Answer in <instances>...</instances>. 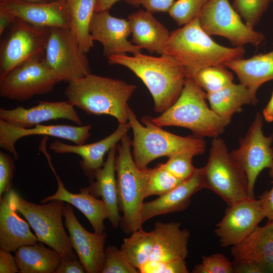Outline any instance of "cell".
Segmentation results:
<instances>
[{
  "label": "cell",
  "instance_id": "1",
  "mask_svg": "<svg viewBox=\"0 0 273 273\" xmlns=\"http://www.w3.org/2000/svg\"><path fill=\"white\" fill-rule=\"evenodd\" d=\"M107 59L110 64L124 66L142 80L153 97L157 113L161 114L174 104L187 78L183 67L167 54L159 57L142 53L132 56L121 54Z\"/></svg>",
  "mask_w": 273,
  "mask_h": 273
},
{
  "label": "cell",
  "instance_id": "2",
  "mask_svg": "<svg viewBox=\"0 0 273 273\" xmlns=\"http://www.w3.org/2000/svg\"><path fill=\"white\" fill-rule=\"evenodd\" d=\"M244 53L243 47L229 48L214 41L201 28L198 17L170 32L165 54L183 67L187 77L193 78L203 68L225 67L228 62L242 58Z\"/></svg>",
  "mask_w": 273,
  "mask_h": 273
},
{
  "label": "cell",
  "instance_id": "3",
  "mask_svg": "<svg viewBox=\"0 0 273 273\" xmlns=\"http://www.w3.org/2000/svg\"><path fill=\"white\" fill-rule=\"evenodd\" d=\"M68 101L90 115H108L119 123L128 122L127 102L136 86L122 80L89 73L68 82Z\"/></svg>",
  "mask_w": 273,
  "mask_h": 273
},
{
  "label": "cell",
  "instance_id": "4",
  "mask_svg": "<svg viewBox=\"0 0 273 273\" xmlns=\"http://www.w3.org/2000/svg\"><path fill=\"white\" fill-rule=\"evenodd\" d=\"M205 93L194 78L187 77L176 101L160 116L152 117L160 127L179 126L191 130L197 138L218 137L228 126L206 102Z\"/></svg>",
  "mask_w": 273,
  "mask_h": 273
},
{
  "label": "cell",
  "instance_id": "5",
  "mask_svg": "<svg viewBox=\"0 0 273 273\" xmlns=\"http://www.w3.org/2000/svg\"><path fill=\"white\" fill-rule=\"evenodd\" d=\"M128 121L133 133L131 141L132 156L141 169L147 168L151 161L160 157H170L184 152H193L199 155L205 150L206 144L203 138L193 135L182 136L164 130L154 123L149 116L142 117L144 125L129 107Z\"/></svg>",
  "mask_w": 273,
  "mask_h": 273
},
{
  "label": "cell",
  "instance_id": "6",
  "mask_svg": "<svg viewBox=\"0 0 273 273\" xmlns=\"http://www.w3.org/2000/svg\"><path fill=\"white\" fill-rule=\"evenodd\" d=\"M130 147L131 141L126 134L117 145L115 160L119 208L123 213L120 225L128 234L142 228V208L151 170L138 167Z\"/></svg>",
  "mask_w": 273,
  "mask_h": 273
},
{
  "label": "cell",
  "instance_id": "7",
  "mask_svg": "<svg viewBox=\"0 0 273 273\" xmlns=\"http://www.w3.org/2000/svg\"><path fill=\"white\" fill-rule=\"evenodd\" d=\"M15 207L34 230L38 242L47 245L64 258L77 259L62 221L64 202L53 200L40 205L29 202L11 189Z\"/></svg>",
  "mask_w": 273,
  "mask_h": 273
},
{
  "label": "cell",
  "instance_id": "8",
  "mask_svg": "<svg viewBox=\"0 0 273 273\" xmlns=\"http://www.w3.org/2000/svg\"><path fill=\"white\" fill-rule=\"evenodd\" d=\"M205 188L228 205L250 198L247 176L229 152L223 139H213L207 164L202 167Z\"/></svg>",
  "mask_w": 273,
  "mask_h": 273
},
{
  "label": "cell",
  "instance_id": "9",
  "mask_svg": "<svg viewBox=\"0 0 273 273\" xmlns=\"http://www.w3.org/2000/svg\"><path fill=\"white\" fill-rule=\"evenodd\" d=\"M62 80L46 62L44 54L33 57L0 78V96L25 101L36 95L52 92Z\"/></svg>",
  "mask_w": 273,
  "mask_h": 273
},
{
  "label": "cell",
  "instance_id": "10",
  "mask_svg": "<svg viewBox=\"0 0 273 273\" xmlns=\"http://www.w3.org/2000/svg\"><path fill=\"white\" fill-rule=\"evenodd\" d=\"M199 20L206 33L224 37L234 47H243L247 44L257 47L265 39L262 33L242 20L229 0H210L201 12Z\"/></svg>",
  "mask_w": 273,
  "mask_h": 273
},
{
  "label": "cell",
  "instance_id": "11",
  "mask_svg": "<svg viewBox=\"0 0 273 273\" xmlns=\"http://www.w3.org/2000/svg\"><path fill=\"white\" fill-rule=\"evenodd\" d=\"M85 54L70 28H50L44 59L62 81L69 82L90 73Z\"/></svg>",
  "mask_w": 273,
  "mask_h": 273
},
{
  "label": "cell",
  "instance_id": "12",
  "mask_svg": "<svg viewBox=\"0 0 273 273\" xmlns=\"http://www.w3.org/2000/svg\"><path fill=\"white\" fill-rule=\"evenodd\" d=\"M50 28L16 17L0 46V78L25 61L43 55Z\"/></svg>",
  "mask_w": 273,
  "mask_h": 273
},
{
  "label": "cell",
  "instance_id": "13",
  "mask_svg": "<svg viewBox=\"0 0 273 273\" xmlns=\"http://www.w3.org/2000/svg\"><path fill=\"white\" fill-rule=\"evenodd\" d=\"M263 115L258 112L239 147L230 153L245 172L248 180V195L255 198L254 186L261 171L269 168L273 161V134L267 136L263 132Z\"/></svg>",
  "mask_w": 273,
  "mask_h": 273
},
{
  "label": "cell",
  "instance_id": "14",
  "mask_svg": "<svg viewBox=\"0 0 273 273\" xmlns=\"http://www.w3.org/2000/svg\"><path fill=\"white\" fill-rule=\"evenodd\" d=\"M259 199L247 198L229 205L214 230L222 247L236 245L265 218Z\"/></svg>",
  "mask_w": 273,
  "mask_h": 273
},
{
  "label": "cell",
  "instance_id": "15",
  "mask_svg": "<svg viewBox=\"0 0 273 273\" xmlns=\"http://www.w3.org/2000/svg\"><path fill=\"white\" fill-rule=\"evenodd\" d=\"M65 225L67 229L71 245L82 263L85 272L101 273L105 260L104 245L107 234L90 233L77 219L71 205L67 203L63 211Z\"/></svg>",
  "mask_w": 273,
  "mask_h": 273
},
{
  "label": "cell",
  "instance_id": "16",
  "mask_svg": "<svg viewBox=\"0 0 273 273\" xmlns=\"http://www.w3.org/2000/svg\"><path fill=\"white\" fill-rule=\"evenodd\" d=\"M90 32L94 41L102 44L104 56L107 58L127 53L133 55L142 53V48L127 39L131 34L128 20L114 17L109 11L95 12Z\"/></svg>",
  "mask_w": 273,
  "mask_h": 273
},
{
  "label": "cell",
  "instance_id": "17",
  "mask_svg": "<svg viewBox=\"0 0 273 273\" xmlns=\"http://www.w3.org/2000/svg\"><path fill=\"white\" fill-rule=\"evenodd\" d=\"M0 10L39 27L70 28L71 25L69 0H59L48 3L6 0L0 3Z\"/></svg>",
  "mask_w": 273,
  "mask_h": 273
},
{
  "label": "cell",
  "instance_id": "18",
  "mask_svg": "<svg viewBox=\"0 0 273 273\" xmlns=\"http://www.w3.org/2000/svg\"><path fill=\"white\" fill-rule=\"evenodd\" d=\"M0 119L9 124L23 128H32L41 123L65 119L79 125L82 122L75 107L68 101H39L31 108L19 106L12 109H0Z\"/></svg>",
  "mask_w": 273,
  "mask_h": 273
},
{
  "label": "cell",
  "instance_id": "19",
  "mask_svg": "<svg viewBox=\"0 0 273 273\" xmlns=\"http://www.w3.org/2000/svg\"><path fill=\"white\" fill-rule=\"evenodd\" d=\"M92 126L68 125H43L38 124L32 128H23L9 124L0 119V147L18 158L15 143L20 139L32 135H42L68 140L76 145L84 144L90 135Z\"/></svg>",
  "mask_w": 273,
  "mask_h": 273
},
{
  "label": "cell",
  "instance_id": "20",
  "mask_svg": "<svg viewBox=\"0 0 273 273\" xmlns=\"http://www.w3.org/2000/svg\"><path fill=\"white\" fill-rule=\"evenodd\" d=\"M130 128L128 121L126 123H119L113 132L95 143L73 145L56 140L50 145L49 149L55 153H73L80 156L82 158L79 162L80 167L92 181L94 180L95 172L103 166L105 154L117 146Z\"/></svg>",
  "mask_w": 273,
  "mask_h": 273
},
{
  "label": "cell",
  "instance_id": "21",
  "mask_svg": "<svg viewBox=\"0 0 273 273\" xmlns=\"http://www.w3.org/2000/svg\"><path fill=\"white\" fill-rule=\"evenodd\" d=\"M204 188L202 167L195 168L191 176L178 186L154 200L144 202L141 213L142 224L154 216L186 209L192 196Z\"/></svg>",
  "mask_w": 273,
  "mask_h": 273
},
{
  "label": "cell",
  "instance_id": "22",
  "mask_svg": "<svg viewBox=\"0 0 273 273\" xmlns=\"http://www.w3.org/2000/svg\"><path fill=\"white\" fill-rule=\"evenodd\" d=\"M17 212L10 190L0 198V248L9 252L38 242L28 223Z\"/></svg>",
  "mask_w": 273,
  "mask_h": 273
},
{
  "label": "cell",
  "instance_id": "23",
  "mask_svg": "<svg viewBox=\"0 0 273 273\" xmlns=\"http://www.w3.org/2000/svg\"><path fill=\"white\" fill-rule=\"evenodd\" d=\"M127 20L133 44L151 54H165L170 32L152 13L139 10L130 14Z\"/></svg>",
  "mask_w": 273,
  "mask_h": 273
},
{
  "label": "cell",
  "instance_id": "24",
  "mask_svg": "<svg viewBox=\"0 0 273 273\" xmlns=\"http://www.w3.org/2000/svg\"><path fill=\"white\" fill-rule=\"evenodd\" d=\"M117 146L108 153L103 166L97 170L94 180L85 189L96 198L101 197L108 209V219L114 228L120 224L121 216L119 214L117 180L115 178V160Z\"/></svg>",
  "mask_w": 273,
  "mask_h": 273
},
{
  "label": "cell",
  "instance_id": "25",
  "mask_svg": "<svg viewBox=\"0 0 273 273\" xmlns=\"http://www.w3.org/2000/svg\"><path fill=\"white\" fill-rule=\"evenodd\" d=\"M180 225L179 222L174 221L155 223L154 245L149 260L166 262L185 260L190 232L181 229Z\"/></svg>",
  "mask_w": 273,
  "mask_h": 273
},
{
  "label": "cell",
  "instance_id": "26",
  "mask_svg": "<svg viewBox=\"0 0 273 273\" xmlns=\"http://www.w3.org/2000/svg\"><path fill=\"white\" fill-rule=\"evenodd\" d=\"M234 259L258 262L273 273V221L258 226L238 244L231 247Z\"/></svg>",
  "mask_w": 273,
  "mask_h": 273
},
{
  "label": "cell",
  "instance_id": "27",
  "mask_svg": "<svg viewBox=\"0 0 273 273\" xmlns=\"http://www.w3.org/2000/svg\"><path fill=\"white\" fill-rule=\"evenodd\" d=\"M54 173L58 183L57 190L53 195L41 200V202L44 204L51 200H60L69 203L85 215L95 233L103 232L105 229L104 220L108 219L109 215L104 201L92 196L85 188L80 189L78 194L69 192L56 172Z\"/></svg>",
  "mask_w": 273,
  "mask_h": 273
},
{
  "label": "cell",
  "instance_id": "28",
  "mask_svg": "<svg viewBox=\"0 0 273 273\" xmlns=\"http://www.w3.org/2000/svg\"><path fill=\"white\" fill-rule=\"evenodd\" d=\"M225 67L237 75L241 83L245 85L254 96L259 87L273 80V50L250 58H240L228 62Z\"/></svg>",
  "mask_w": 273,
  "mask_h": 273
},
{
  "label": "cell",
  "instance_id": "29",
  "mask_svg": "<svg viewBox=\"0 0 273 273\" xmlns=\"http://www.w3.org/2000/svg\"><path fill=\"white\" fill-rule=\"evenodd\" d=\"M210 108L228 125L233 115L239 112L244 105H255L256 97L243 84L233 82L220 89L205 93Z\"/></svg>",
  "mask_w": 273,
  "mask_h": 273
},
{
  "label": "cell",
  "instance_id": "30",
  "mask_svg": "<svg viewBox=\"0 0 273 273\" xmlns=\"http://www.w3.org/2000/svg\"><path fill=\"white\" fill-rule=\"evenodd\" d=\"M39 242L24 245L15 251V258L21 273H55L62 258L51 247Z\"/></svg>",
  "mask_w": 273,
  "mask_h": 273
},
{
  "label": "cell",
  "instance_id": "31",
  "mask_svg": "<svg viewBox=\"0 0 273 273\" xmlns=\"http://www.w3.org/2000/svg\"><path fill=\"white\" fill-rule=\"evenodd\" d=\"M72 31L81 50L87 53L94 47L90 32L91 21L95 12L97 0H69Z\"/></svg>",
  "mask_w": 273,
  "mask_h": 273
},
{
  "label": "cell",
  "instance_id": "32",
  "mask_svg": "<svg viewBox=\"0 0 273 273\" xmlns=\"http://www.w3.org/2000/svg\"><path fill=\"white\" fill-rule=\"evenodd\" d=\"M154 245V233L142 228L133 231L124 239L121 250L129 262L139 269L149 260Z\"/></svg>",
  "mask_w": 273,
  "mask_h": 273
},
{
  "label": "cell",
  "instance_id": "33",
  "mask_svg": "<svg viewBox=\"0 0 273 273\" xmlns=\"http://www.w3.org/2000/svg\"><path fill=\"white\" fill-rule=\"evenodd\" d=\"M193 78L206 93H209L233 82L234 77L225 67L212 66L200 69Z\"/></svg>",
  "mask_w": 273,
  "mask_h": 273
},
{
  "label": "cell",
  "instance_id": "34",
  "mask_svg": "<svg viewBox=\"0 0 273 273\" xmlns=\"http://www.w3.org/2000/svg\"><path fill=\"white\" fill-rule=\"evenodd\" d=\"M183 181L163 168L160 163L155 168H151L145 190V198L153 195H163Z\"/></svg>",
  "mask_w": 273,
  "mask_h": 273
},
{
  "label": "cell",
  "instance_id": "35",
  "mask_svg": "<svg viewBox=\"0 0 273 273\" xmlns=\"http://www.w3.org/2000/svg\"><path fill=\"white\" fill-rule=\"evenodd\" d=\"M210 0H177L168 13L176 24L185 25L198 17Z\"/></svg>",
  "mask_w": 273,
  "mask_h": 273
},
{
  "label": "cell",
  "instance_id": "36",
  "mask_svg": "<svg viewBox=\"0 0 273 273\" xmlns=\"http://www.w3.org/2000/svg\"><path fill=\"white\" fill-rule=\"evenodd\" d=\"M269 0H234L236 11L249 26L254 27L266 10Z\"/></svg>",
  "mask_w": 273,
  "mask_h": 273
},
{
  "label": "cell",
  "instance_id": "37",
  "mask_svg": "<svg viewBox=\"0 0 273 273\" xmlns=\"http://www.w3.org/2000/svg\"><path fill=\"white\" fill-rule=\"evenodd\" d=\"M196 155L193 152H181L168 157L166 163L161 164L175 177L184 180L191 176L195 169L192 159Z\"/></svg>",
  "mask_w": 273,
  "mask_h": 273
},
{
  "label": "cell",
  "instance_id": "38",
  "mask_svg": "<svg viewBox=\"0 0 273 273\" xmlns=\"http://www.w3.org/2000/svg\"><path fill=\"white\" fill-rule=\"evenodd\" d=\"M138 269L128 260L121 249L115 246L105 249V260L102 273H138Z\"/></svg>",
  "mask_w": 273,
  "mask_h": 273
},
{
  "label": "cell",
  "instance_id": "39",
  "mask_svg": "<svg viewBox=\"0 0 273 273\" xmlns=\"http://www.w3.org/2000/svg\"><path fill=\"white\" fill-rule=\"evenodd\" d=\"M194 273H233V262L221 253L202 256V262L196 265Z\"/></svg>",
  "mask_w": 273,
  "mask_h": 273
},
{
  "label": "cell",
  "instance_id": "40",
  "mask_svg": "<svg viewBox=\"0 0 273 273\" xmlns=\"http://www.w3.org/2000/svg\"><path fill=\"white\" fill-rule=\"evenodd\" d=\"M141 273H188L184 259L171 261L148 260L139 269Z\"/></svg>",
  "mask_w": 273,
  "mask_h": 273
},
{
  "label": "cell",
  "instance_id": "41",
  "mask_svg": "<svg viewBox=\"0 0 273 273\" xmlns=\"http://www.w3.org/2000/svg\"><path fill=\"white\" fill-rule=\"evenodd\" d=\"M15 163L13 158L8 153L0 152V198L9 191L12 186Z\"/></svg>",
  "mask_w": 273,
  "mask_h": 273
},
{
  "label": "cell",
  "instance_id": "42",
  "mask_svg": "<svg viewBox=\"0 0 273 273\" xmlns=\"http://www.w3.org/2000/svg\"><path fill=\"white\" fill-rule=\"evenodd\" d=\"M127 4L138 7L142 6L151 12H168L174 0H124Z\"/></svg>",
  "mask_w": 273,
  "mask_h": 273
},
{
  "label": "cell",
  "instance_id": "43",
  "mask_svg": "<svg viewBox=\"0 0 273 273\" xmlns=\"http://www.w3.org/2000/svg\"><path fill=\"white\" fill-rule=\"evenodd\" d=\"M232 262L235 273H268L264 266L254 261L234 259Z\"/></svg>",
  "mask_w": 273,
  "mask_h": 273
},
{
  "label": "cell",
  "instance_id": "44",
  "mask_svg": "<svg viewBox=\"0 0 273 273\" xmlns=\"http://www.w3.org/2000/svg\"><path fill=\"white\" fill-rule=\"evenodd\" d=\"M85 268L81 261L62 257L55 273H84Z\"/></svg>",
  "mask_w": 273,
  "mask_h": 273
},
{
  "label": "cell",
  "instance_id": "45",
  "mask_svg": "<svg viewBox=\"0 0 273 273\" xmlns=\"http://www.w3.org/2000/svg\"><path fill=\"white\" fill-rule=\"evenodd\" d=\"M0 272H20L15 256L2 249L0 250Z\"/></svg>",
  "mask_w": 273,
  "mask_h": 273
},
{
  "label": "cell",
  "instance_id": "46",
  "mask_svg": "<svg viewBox=\"0 0 273 273\" xmlns=\"http://www.w3.org/2000/svg\"><path fill=\"white\" fill-rule=\"evenodd\" d=\"M272 183L271 189L262 194L259 200L265 217L268 220L273 221V181Z\"/></svg>",
  "mask_w": 273,
  "mask_h": 273
},
{
  "label": "cell",
  "instance_id": "47",
  "mask_svg": "<svg viewBox=\"0 0 273 273\" xmlns=\"http://www.w3.org/2000/svg\"><path fill=\"white\" fill-rule=\"evenodd\" d=\"M16 17L10 13L0 10V35L3 34L6 29L12 24Z\"/></svg>",
  "mask_w": 273,
  "mask_h": 273
},
{
  "label": "cell",
  "instance_id": "48",
  "mask_svg": "<svg viewBox=\"0 0 273 273\" xmlns=\"http://www.w3.org/2000/svg\"><path fill=\"white\" fill-rule=\"evenodd\" d=\"M120 0H97L95 12L109 11L110 9Z\"/></svg>",
  "mask_w": 273,
  "mask_h": 273
},
{
  "label": "cell",
  "instance_id": "49",
  "mask_svg": "<svg viewBox=\"0 0 273 273\" xmlns=\"http://www.w3.org/2000/svg\"><path fill=\"white\" fill-rule=\"evenodd\" d=\"M262 115L266 121H273V92L269 102L263 110Z\"/></svg>",
  "mask_w": 273,
  "mask_h": 273
},
{
  "label": "cell",
  "instance_id": "50",
  "mask_svg": "<svg viewBox=\"0 0 273 273\" xmlns=\"http://www.w3.org/2000/svg\"><path fill=\"white\" fill-rule=\"evenodd\" d=\"M25 2L33 3H48L54 2L59 0H20Z\"/></svg>",
  "mask_w": 273,
  "mask_h": 273
},
{
  "label": "cell",
  "instance_id": "51",
  "mask_svg": "<svg viewBox=\"0 0 273 273\" xmlns=\"http://www.w3.org/2000/svg\"><path fill=\"white\" fill-rule=\"evenodd\" d=\"M269 174L270 176L273 179V161L271 166L269 168Z\"/></svg>",
  "mask_w": 273,
  "mask_h": 273
},
{
  "label": "cell",
  "instance_id": "52",
  "mask_svg": "<svg viewBox=\"0 0 273 273\" xmlns=\"http://www.w3.org/2000/svg\"><path fill=\"white\" fill-rule=\"evenodd\" d=\"M6 0H0V3L3 2Z\"/></svg>",
  "mask_w": 273,
  "mask_h": 273
},
{
  "label": "cell",
  "instance_id": "53",
  "mask_svg": "<svg viewBox=\"0 0 273 273\" xmlns=\"http://www.w3.org/2000/svg\"><path fill=\"white\" fill-rule=\"evenodd\" d=\"M269 1H272V2H273V0H269Z\"/></svg>",
  "mask_w": 273,
  "mask_h": 273
}]
</instances>
